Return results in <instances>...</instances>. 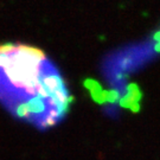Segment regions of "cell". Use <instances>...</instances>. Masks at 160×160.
<instances>
[{"label": "cell", "mask_w": 160, "mask_h": 160, "mask_svg": "<svg viewBox=\"0 0 160 160\" xmlns=\"http://www.w3.org/2000/svg\"><path fill=\"white\" fill-rule=\"evenodd\" d=\"M71 103L57 67L37 46L0 43V104L38 129L57 125Z\"/></svg>", "instance_id": "6da1fadb"}]
</instances>
